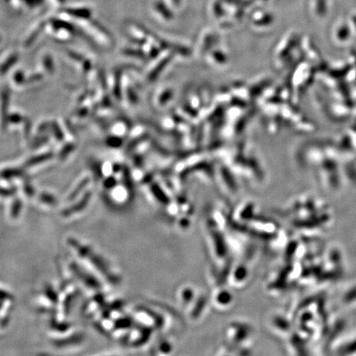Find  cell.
Masks as SVG:
<instances>
[{
    "instance_id": "5b68a950",
    "label": "cell",
    "mask_w": 356,
    "mask_h": 356,
    "mask_svg": "<svg viewBox=\"0 0 356 356\" xmlns=\"http://www.w3.org/2000/svg\"><path fill=\"white\" fill-rule=\"evenodd\" d=\"M43 62H44V67L46 68V70L48 72L52 73L54 70V64L52 62V58L49 56H45Z\"/></svg>"
},
{
    "instance_id": "52a82bcc",
    "label": "cell",
    "mask_w": 356,
    "mask_h": 356,
    "mask_svg": "<svg viewBox=\"0 0 356 356\" xmlns=\"http://www.w3.org/2000/svg\"><path fill=\"white\" fill-rule=\"evenodd\" d=\"M14 80L16 84H22L24 83V80H25V78H24V74L23 72H17L14 76Z\"/></svg>"
},
{
    "instance_id": "8992f818",
    "label": "cell",
    "mask_w": 356,
    "mask_h": 356,
    "mask_svg": "<svg viewBox=\"0 0 356 356\" xmlns=\"http://www.w3.org/2000/svg\"><path fill=\"white\" fill-rule=\"evenodd\" d=\"M8 121H9V122H10V123H19V122H22V121H23V117H22L21 115L14 113V115H11V116L9 117Z\"/></svg>"
},
{
    "instance_id": "3957f363",
    "label": "cell",
    "mask_w": 356,
    "mask_h": 356,
    "mask_svg": "<svg viewBox=\"0 0 356 356\" xmlns=\"http://www.w3.org/2000/svg\"><path fill=\"white\" fill-rule=\"evenodd\" d=\"M8 103H9V93L8 92L4 91L2 93V97H1V109H0V113H1V119H2L3 123L5 124V121L7 119H5L6 117V114L8 112H6L8 109Z\"/></svg>"
},
{
    "instance_id": "ba28073f",
    "label": "cell",
    "mask_w": 356,
    "mask_h": 356,
    "mask_svg": "<svg viewBox=\"0 0 356 356\" xmlns=\"http://www.w3.org/2000/svg\"><path fill=\"white\" fill-rule=\"evenodd\" d=\"M120 139V138H119ZM118 138H109V140H107V145H109V146L112 147V146H119L118 145H120V140H119Z\"/></svg>"
},
{
    "instance_id": "6da1fadb",
    "label": "cell",
    "mask_w": 356,
    "mask_h": 356,
    "mask_svg": "<svg viewBox=\"0 0 356 356\" xmlns=\"http://www.w3.org/2000/svg\"><path fill=\"white\" fill-rule=\"evenodd\" d=\"M212 302L218 309H226L233 303V296L226 289H218L213 293Z\"/></svg>"
},
{
    "instance_id": "7a4b0ae2",
    "label": "cell",
    "mask_w": 356,
    "mask_h": 356,
    "mask_svg": "<svg viewBox=\"0 0 356 356\" xmlns=\"http://www.w3.org/2000/svg\"><path fill=\"white\" fill-rule=\"evenodd\" d=\"M19 59V56L17 54H12L10 55L5 62H3L2 65L0 66V74L4 75L7 72L8 70H10V68L14 66V64L16 63L17 61Z\"/></svg>"
},
{
    "instance_id": "277c9868",
    "label": "cell",
    "mask_w": 356,
    "mask_h": 356,
    "mask_svg": "<svg viewBox=\"0 0 356 356\" xmlns=\"http://www.w3.org/2000/svg\"><path fill=\"white\" fill-rule=\"evenodd\" d=\"M52 154H41V155H38V156L35 157V158H33L30 160L28 161L27 164H28V167H31V166H33L34 164H37V163H42V162H45V161L48 160L49 158H52Z\"/></svg>"
}]
</instances>
